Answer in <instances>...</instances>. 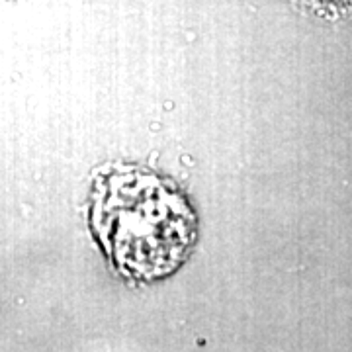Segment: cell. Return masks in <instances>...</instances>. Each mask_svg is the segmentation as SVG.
I'll return each instance as SVG.
<instances>
[{
    "instance_id": "obj_1",
    "label": "cell",
    "mask_w": 352,
    "mask_h": 352,
    "mask_svg": "<svg viewBox=\"0 0 352 352\" xmlns=\"http://www.w3.org/2000/svg\"><path fill=\"white\" fill-rule=\"evenodd\" d=\"M92 201L94 233L126 276H166L194 245L196 215L157 176L112 173L96 180Z\"/></svg>"
}]
</instances>
